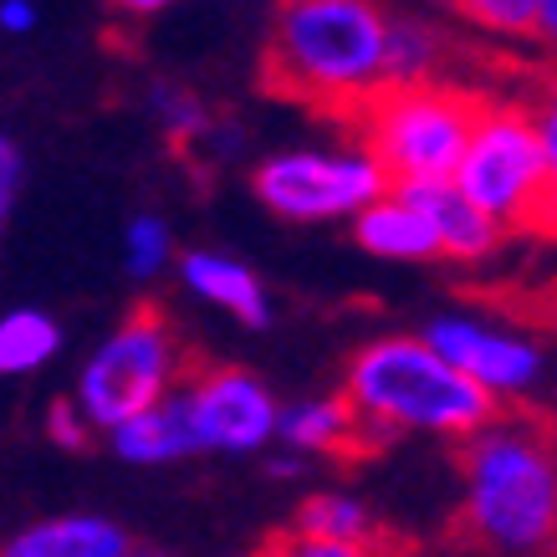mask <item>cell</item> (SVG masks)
Instances as JSON below:
<instances>
[{"label":"cell","instance_id":"9","mask_svg":"<svg viewBox=\"0 0 557 557\" xmlns=\"http://www.w3.org/2000/svg\"><path fill=\"white\" fill-rule=\"evenodd\" d=\"M189 414L200 450H225V456H251L282 440V405L271 388L246 369H205L185 384Z\"/></svg>","mask_w":557,"mask_h":557},{"label":"cell","instance_id":"13","mask_svg":"<svg viewBox=\"0 0 557 557\" xmlns=\"http://www.w3.org/2000/svg\"><path fill=\"white\" fill-rule=\"evenodd\" d=\"M0 557H128V537L108 517H47V522L21 527L16 537L0 547Z\"/></svg>","mask_w":557,"mask_h":557},{"label":"cell","instance_id":"31","mask_svg":"<svg viewBox=\"0 0 557 557\" xmlns=\"http://www.w3.org/2000/svg\"><path fill=\"white\" fill-rule=\"evenodd\" d=\"M128 557H164V553H149V547H128Z\"/></svg>","mask_w":557,"mask_h":557},{"label":"cell","instance_id":"12","mask_svg":"<svg viewBox=\"0 0 557 557\" xmlns=\"http://www.w3.org/2000/svg\"><path fill=\"white\" fill-rule=\"evenodd\" d=\"M113 456L128 460V466H170V460H185L200 450V435H195V414H189V394L185 384L174 388L164 405L144 409L138 420L119 424L113 430Z\"/></svg>","mask_w":557,"mask_h":557},{"label":"cell","instance_id":"8","mask_svg":"<svg viewBox=\"0 0 557 557\" xmlns=\"http://www.w3.org/2000/svg\"><path fill=\"white\" fill-rule=\"evenodd\" d=\"M424 343L440 358H450L471 384H481L502 405V399H527L547 373V354L537 338H527L517 327H491L475 312H440L424 322Z\"/></svg>","mask_w":557,"mask_h":557},{"label":"cell","instance_id":"29","mask_svg":"<svg viewBox=\"0 0 557 557\" xmlns=\"http://www.w3.org/2000/svg\"><path fill=\"white\" fill-rule=\"evenodd\" d=\"M537 41L557 47V0H537Z\"/></svg>","mask_w":557,"mask_h":557},{"label":"cell","instance_id":"2","mask_svg":"<svg viewBox=\"0 0 557 557\" xmlns=\"http://www.w3.org/2000/svg\"><path fill=\"white\" fill-rule=\"evenodd\" d=\"M460 527L486 553L532 557L557 542V435L537 420H491L460 456Z\"/></svg>","mask_w":557,"mask_h":557},{"label":"cell","instance_id":"22","mask_svg":"<svg viewBox=\"0 0 557 557\" xmlns=\"http://www.w3.org/2000/svg\"><path fill=\"white\" fill-rule=\"evenodd\" d=\"M261 557H388L379 542H318L302 532H282L261 547Z\"/></svg>","mask_w":557,"mask_h":557},{"label":"cell","instance_id":"28","mask_svg":"<svg viewBox=\"0 0 557 557\" xmlns=\"http://www.w3.org/2000/svg\"><path fill=\"white\" fill-rule=\"evenodd\" d=\"M307 471V456H297V450H276V456L267 460V475H276V481H292V475H302Z\"/></svg>","mask_w":557,"mask_h":557},{"label":"cell","instance_id":"30","mask_svg":"<svg viewBox=\"0 0 557 557\" xmlns=\"http://www.w3.org/2000/svg\"><path fill=\"white\" fill-rule=\"evenodd\" d=\"M113 11H123V16H153V11H164V5H174V0H108Z\"/></svg>","mask_w":557,"mask_h":557},{"label":"cell","instance_id":"25","mask_svg":"<svg viewBox=\"0 0 557 557\" xmlns=\"http://www.w3.org/2000/svg\"><path fill=\"white\" fill-rule=\"evenodd\" d=\"M21 180H26V159H21L16 138H0V215H11V205L21 195Z\"/></svg>","mask_w":557,"mask_h":557},{"label":"cell","instance_id":"24","mask_svg":"<svg viewBox=\"0 0 557 557\" xmlns=\"http://www.w3.org/2000/svg\"><path fill=\"white\" fill-rule=\"evenodd\" d=\"M47 435L57 440L62 450H83L87 435H92V420L83 414L77 399H57V405L47 409Z\"/></svg>","mask_w":557,"mask_h":557},{"label":"cell","instance_id":"6","mask_svg":"<svg viewBox=\"0 0 557 557\" xmlns=\"http://www.w3.org/2000/svg\"><path fill=\"white\" fill-rule=\"evenodd\" d=\"M180 343L174 327L153 307H138L98 343V354L83 363L77 373V405L92 420V430H119V424L138 420L144 409L164 405L174 388H180Z\"/></svg>","mask_w":557,"mask_h":557},{"label":"cell","instance_id":"5","mask_svg":"<svg viewBox=\"0 0 557 557\" xmlns=\"http://www.w3.org/2000/svg\"><path fill=\"white\" fill-rule=\"evenodd\" d=\"M456 189L502 231H553V185L527 102H481Z\"/></svg>","mask_w":557,"mask_h":557},{"label":"cell","instance_id":"7","mask_svg":"<svg viewBox=\"0 0 557 557\" xmlns=\"http://www.w3.org/2000/svg\"><path fill=\"white\" fill-rule=\"evenodd\" d=\"M256 200L271 215L318 225V220H348L354 225L373 200H384L388 174L379 170L363 144H333V149H276L251 174Z\"/></svg>","mask_w":557,"mask_h":557},{"label":"cell","instance_id":"21","mask_svg":"<svg viewBox=\"0 0 557 557\" xmlns=\"http://www.w3.org/2000/svg\"><path fill=\"white\" fill-rule=\"evenodd\" d=\"M456 5L491 36H507V41L537 36V0H456Z\"/></svg>","mask_w":557,"mask_h":557},{"label":"cell","instance_id":"32","mask_svg":"<svg viewBox=\"0 0 557 557\" xmlns=\"http://www.w3.org/2000/svg\"><path fill=\"white\" fill-rule=\"evenodd\" d=\"M553 414H557V399H553Z\"/></svg>","mask_w":557,"mask_h":557},{"label":"cell","instance_id":"11","mask_svg":"<svg viewBox=\"0 0 557 557\" xmlns=\"http://www.w3.org/2000/svg\"><path fill=\"white\" fill-rule=\"evenodd\" d=\"M180 282H185L200 302L231 312V318L246 322V327H267L271 322V297H267V287H261V276H256L246 261H236V256L185 251L180 256Z\"/></svg>","mask_w":557,"mask_h":557},{"label":"cell","instance_id":"23","mask_svg":"<svg viewBox=\"0 0 557 557\" xmlns=\"http://www.w3.org/2000/svg\"><path fill=\"white\" fill-rule=\"evenodd\" d=\"M527 108H532V123H537V138H542V159H547V185H553V231H557V83L542 87Z\"/></svg>","mask_w":557,"mask_h":557},{"label":"cell","instance_id":"15","mask_svg":"<svg viewBox=\"0 0 557 557\" xmlns=\"http://www.w3.org/2000/svg\"><path fill=\"white\" fill-rule=\"evenodd\" d=\"M282 445L297 456H358V405L348 394L282 405Z\"/></svg>","mask_w":557,"mask_h":557},{"label":"cell","instance_id":"19","mask_svg":"<svg viewBox=\"0 0 557 557\" xmlns=\"http://www.w3.org/2000/svg\"><path fill=\"white\" fill-rule=\"evenodd\" d=\"M149 113L159 119L164 138L180 144V149H195V144H205V138L215 134V113L205 108L200 92H189V87H180V83H153Z\"/></svg>","mask_w":557,"mask_h":557},{"label":"cell","instance_id":"1","mask_svg":"<svg viewBox=\"0 0 557 557\" xmlns=\"http://www.w3.org/2000/svg\"><path fill=\"white\" fill-rule=\"evenodd\" d=\"M388 16L373 0H282L267 41V83L327 113H363L384 92Z\"/></svg>","mask_w":557,"mask_h":557},{"label":"cell","instance_id":"18","mask_svg":"<svg viewBox=\"0 0 557 557\" xmlns=\"http://www.w3.org/2000/svg\"><path fill=\"white\" fill-rule=\"evenodd\" d=\"M292 532L318 537V542H373L379 527H373V511L358 496H348V491H318V496L302 502Z\"/></svg>","mask_w":557,"mask_h":557},{"label":"cell","instance_id":"10","mask_svg":"<svg viewBox=\"0 0 557 557\" xmlns=\"http://www.w3.org/2000/svg\"><path fill=\"white\" fill-rule=\"evenodd\" d=\"M394 189L430 215V225H435V236H440V256H450V261L475 267V261H486V256L502 246V236H507L481 205H471L460 195L456 180H440V185H394Z\"/></svg>","mask_w":557,"mask_h":557},{"label":"cell","instance_id":"14","mask_svg":"<svg viewBox=\"0 0 557 557\" xmlns=\"http://www.w3.org/2000/svg\"><path fill=\"white\" fill-rule=\"evenodd\" d=\"M354 240L369 256H384V261H430V256H440V236L430 215L420 205H409L399 189H388L384 200H373L354 220Z\"/></svg>","mask_w":557,"mask_h":557},{"label":"cell","instance_id":"3","mask_svg":"<svg viewBox=\"0 0 557 557\" xmlns=\"http://www.w3.org/2000/svg\"><path fill=\"white\" fill-rule=\"evenodd\" d=\"M343 394L358 405V414L394 424L399 435H445V440H471L481 435L496 414L481 384L440 358L424 333H388V338L363 343L348 358L343 373Z\"/></svg>","mask_w":557,"mask_h":557},{"label":"cell","instance_id":"26","mask_svg":"<svg viewBox=\"0 0 557 557\" xmlns=\"http://www.w3.org/2000/svg\"><path fill=\"white\" fill-rule=\"evenodd\" d=\"M0 32L5 36H32L36 32V5L32 0H0Z\"/></svg>","mask_w":557,"mask_h":557},{"label":"cell","instance_id":"16","mask_svg":"<svg viewBox=\"0 0 557 557\" xmlns=\"http://www.w3.org/2000/svg\"><path fill=\"white\" fill-rule=\"evenodd\" d=\"M445 36L424 16H388V51H384V87H424L435 83Z\"/></svg>","mask_w":557,"mask_h":557},{"label":"cell","instance_id":"17","mask_svg":"<svg viewBox=\"0 0 557 557\" xmlns=\"http://www.w3.org/2000/svg\"><path fill=\"white\" fill-rule=\"evenodd\" d=\"M62 354V327L41 307H11L0 318V373H36Z\"/></svg>","mask_w":557,"mask_h":557},{"label":"cell","instance_id":"27","mask_svg":"<svg viewBox=\"0 0 557 557\" xmlns=\"http://www.w3.org/2000/svg\"><path fill=\"white\" fill-rule=\"evenodd\" d=\"M240 144H246V138H240V128H236V123H225V119L215 123V134L205 138V149H215V159H236Z\"/></svg>","mask_w":557,"mask_h":557},{"label":"cell","instance_id":"4","mask_svg":"<svg viewBox=\"0 0 557 557\" xmlns=\"http://www.w3.org/2000/svg\"><path fill=\"white\" fill-rule=\"evenodd\" d=\"M481 102L460 87H384L358 113V144L379 159L388 185H440L456 180L471 149Z\"/></svg>","mask_w":557,"mask_h":557},{"label":"cell","instance_id":"20","mask_svg":"<svg viewBox=\"0 0 557 557\" xmlns=\"http://www.w3.org/2000/svg\"><path fill=\"white\" fill-rule=\"evenodd\" d=\"M174 261V236L159 215H134L123 225V271L149 282Z\"/></svg>","mask_w":557,"mask_h":557}]
</instances>
